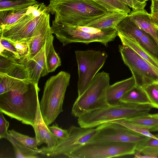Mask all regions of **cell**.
I'll use <instances>...</instances> for the list:
<instances>
[{"instance_id": "cell-1", "label": "cell", "mask_w": 158, "mask_h": 158, "mask_svg": "<svg viewBox=\"0 0 158 158\" xmlns=\"http://www.w3.org/2000/svg\"><path fill=\"white\" fill-rule=\"evenodd\" d=\"M40 91L38 84L29 79L20 80L11 90L0 94V111L11 118L31 126Z\"/></svg>"}, {"instance_id": "cell-2", "label": "cell", "mask_w": 158, "mask_h": 158, "mask_svg": "<svg viewBox=\"0 0 158 158\" xmlns=\"http://www.w3.org/2000/svg\"><path fill=\"white\" fill-rule=\"evenodd\" d=\"M47 11L55 20L74 26H85L106 14V9L94 0H50Z\"/></svg>"}, {"instance_id": "cell-3", "label": "cell", "mask_w": 158, "mask_h": 158, "mask_svg": "<svg viewBox=\"0 0 158 158\" xmlns=\"http://www.w3.org/2000/svg\"><path fill=\"white\" fill-rule=\"evenodd\" d=\"M53 33L63 46L74 43L88 44L98 42L105 46L118 36L116 28L102 29L91 27L70 25L54 19L51 27Z\"/></svg>"}, {"instance_id": "cell-4", "label": "cell", "mask_w": 158, "mask_h": 158, "mask_svg": "<svg viewBox=\"0 0 158 158\" xmlns=\"http://www.w3.org/2000/svg\"><path fill=\"white\" fill-rule=\"evenodd\" d=\"M152 108L151 105H138L121 103L107 105L78 117L79 126L93 128L105 123L120 119H128L148 113Z\"/></svg>"}, {"instance_id": "cell-5", "label": "cell", "mask_w": 158, "mask_h": 158, "mask_svg": "<svg viewBox=\"0 0 158 158\" xmlns=\"http://www.w3.org/2000/svg\"><path fill=\"white\" fill-rule=\"evenodd\" d=\"M70 78V73L61 71L51 77L45 83L40 105L43 120L48 126L63 111V101Z\"/></svg>"}, {"instance_id": "cell-6", "label": "cell", "mask_w": 158, "mask_h": 158, "mask_svg": "<svg viewBox=\"0 0 158 158\" xmlns=\"http://www.w3.org/2000/svg\"><path fill=\"white\" fill-rule=\"evenodd\" d=\"M109 74L103 71L98 73L89 87L74 102L72 114L76 117L107 105V89L110 85Z\"/></svg>"}, {"instance_id": "cell-7", "label": "cell", "mask_w": 158, "mask_h": 158, "mask_svg": "<svg viewBox=\"0 0 158 158\" xmlns=\"http://www.w3.org/2000/svg\"><path fill=\"white\" fill-rule=\"evenodd\" d=\"M47 10L44 3L29 6L27 13L17 22L0 28V37L15 41H28Z\"/></svg>"}, {"instance_id": "cell-8", "label": "cell", "mask_w": 158, "mask_h": 158, "mask_svg": "<svg viewBox=\"0 0 158 158\" xmlns=\"http://www.w3.org/2000/svg\"><path fill=\"white\" fill-rule=\"evenodd\" d=\"M137 144L131 143L97 142L87 143L70 153L73 158H107L134 155Z\"/></svg>"}, {"instance_id": "cell-9", "label": "cell", "mask_w": 158, "mask_h": 158, "mask_svg": "<svg viewBox=\"0 0 158 158\" xmlns=\"http://www.w3.org/2000/svg\"><path fill=\"white\" fill-rule=\"evenodd\" d=\"M118 48L124 63L131 72L136 85L143 88L158 83L157 68L128 46L122 44Z\"/></svg>"}, {"instance_id": "cell-10", "label": "cell", "mask_w": 158, "mask_h": 158, "mask_svg": "<svg viewBox=\"0 0 158 158\" xmlns=\"http://www.w3.org/2000/svg\"><path fill=\"white\" fill-rule=\"evenodd\" d=\"M78 66V97L87 89L108 57L105 51L87 50L75 51Z\"/></svg>"}, {"instance_id": "cell-11", "label": "cell", "mask_w": 158, "mask_h": 158, "mask_svg": "<svg viewBox=\"0 0 158 158\" xmlns=\"http://www.w3.org/2000/svg\"><path fill=\"white\" fill-rule=\"evenodd\" d=\"M69 134L65 138L59 139L57 144L51 149L43 147L40 149V154L49 157L60 156L67 157L71 152L88 143L95 135L96 129L85 128L74 125L68 129Z\"/></svg>"}, {"instance_id": "cell-12", "label": "cell", "mask_w": 158, "mask_h": 158, "mask_svg": "<svg viewBox=\"0 0 158 158\" xmlns=\"http://www.w3.org/2000/svg\"><path fill=\"white\" fill-rule=\"evenodd\" d=\"M96 133L89 142H114L131 143L139 144L148 137L114 123L101 124L96 128Z\"/></svg>"}, {"instance_id": "cell-13", "label": "cell", "mask_w": 158, "mask_h": 158, "mask_svg": "<svg viewBox=\"0 0 158 158\" xmlns=\"http://www.w3.org/2000/svg\"><path fill=\"white\" fill-rule=\"evenodd\" d=\"M115 28L118 34L134 40L158 60L157 42L152 36L139 28L128 15L117 25Z\"/></svg>"}, {"instance_id": "cell-14", "label": "cell", "mask_w": 158, "mask_h": 158, "mask_svg": "<svg viewBox=\"0 0 158 158\" xmlns=\"http://www.w3.org/2000/svg\"><path fill=\"white\" fill-rule=\"evenodd\" d=\"M50 13L45 12L37 26L33 35L27 42L28 47L27 55L19 60H28L35 56L45 44L46 40L53 33L50 24Z\"/></svg>"}, {"instance_id": "cell-15", "label": "cell", "mask_w": 158, "mask_h": 158, "mask_svg": "<svg viewBox=\"0 0 158 158\" xmlns=\"http://www.w3.org/2000/svg\"><path fill=\"white\" fill-rule=\"evenodd\" d=\"M18 63L23 65L26 68L29 79L38 84L41 77L48 73L46 63V44L34 56L28 60H19Z\"/></svg>"}, {"instance_id": "cell-16", "label": "cell", "mask_w": 158, "mask_h": 158, "mask_svg": "<svg viewBox=\"0 0 158 158\" xmlns=\"http://www.w3.org/2000/svg\"><path fill=\"white\" fill-rule=\"evenodd\" d=\"M31 126L35 132L38 146L44 143L47 145V148L51 149L57 144L59 139L50 131L43 120L41 113L39 100L35 116Z\"/></svg>"}, {"instance_id": "cell-17", "label": "cell", "mask_w": 158, "mask_h": 158, "mask_svg": "<svg viewBox=\"0 0 158 158\" xmlns=\"http://www.w3.org/2000/svg\"><path fill=\"white\" fill-rule=\"evenodd\" d=\"M135 85L134 77L116 82L109 85L106 90V99L108 104L113 106L121 103L120 100L125 94Z\"/></svg>"}, {"instance_id": "cell-18", "label": "cell", "mask_w": 158, "mask_h": 158, "mask_svg": "<svg viewBox=\"0 0 158 158\" xmlns=\"http://www.w3.org/2000/svg\"><path fill=\"white\" fill-rule=\"evenodd\" d=\"M149 14L143 9L132 10L128 16L139 28L152 36L158 43L156 29L151 22Z\"/></svg>"}, {"instance_id": "cell-19", "label": "cell", "mask_w": 158, "mask_h": 158, "mask_svg": "<svg viewBox=\"0 0 158 158\" xmlns=\"http://www.w3.org/2000/svg\"><path fill=\"white\" fill-rule=\"evenodd\" d=\"M128 14L123 12H108L102 17L92 21L85 26L99 29L115 28L117 25Z\"/></svg>"}, {"instance_id": "cell-20", "label": "cell", "mask_w": 158, "mask_h": 158, "mask_svg": "<svg viewBox=\"0 0 158 158\" xmlns=\"http://www.w3.org/2000/svg\"><path fill=\"white\" fill-rule=\"evenodd\" d=\"M155 138H148L141 143L137 145L135 158L158 157V134Z\"/></svg>"}, {"instance_id": "cell-21", "label": "cell", "mask_w": 158, "mask_h": 158, "mask_svg": "<svg viewBox=\"0 0 158 158\" xmlns=\"http://www.w3.org/2000/svg\"><path fill=\"white\" fill-rule=\"evenodd\" d=\"M121 103L138 105H151L143 89L135 85L127 92L120 100Z\"/></svg>"}, {"instance_id": "cell-22", "label": "cell", "mask_w": 158, "mask_h": 158, "mask_svg": "<svg viewBox=\"0 0 158 158\" xmlns=\"http://www.w3.org/2000/svg\"><path fill=\"white\" fill-rule=\"evenodd\" d=\"M54 36L52 35L46 40V63L48 73L53 72L61 65V60L53 45Z\"/></svg>"}, {"instance_id": "cell-23", "label": "cell", "mask_w": 158, "mask_h": 158, "mask_svg": "<svg viewBox=\"0 0 158 158\" xmlns=\"http://www.w3.org/2000/svg\"><path fill=\"white\" fill-rule=\"evenodd\" d=\"M12 144L17 158H37L40 157V149L35 150L21 144L12 137L10 134L6 139Z\"/></svg>"}, {"instance_id": "cell-24", "label": "cell", "mask_w": 158, "mask_h": 158, "mask_svg": "<svg viewBox=\"0 0 158 158\" xmlns=\"http://www.w3.org/2000/svg\"><path fill=\"white\" fill-rule=\"evenodd\" d=\"M127 120L147 129L150 132L158 131V113H148Z\"/></svg>"}, {"instance_id": "cell-25", "label": "cell", "mask_w": 158, "mask_h": 158, "mask_svg": "<svg viewBox=\"0 0 158 158\" xmlns=\"http://www.w3.org/2000/svg\"><path fill=\"white\" fill-rule=\"evenodd\" d=\"M29 7L18 10L0 11V28L17 22L27 13Z\"/></svg>"}, {"instance_id": "cell-26", "label": "cell", "mask_w": 158, "mask_h": 158, "mask_svg": "<svg viewBox=\"0 0 158 158\" xmlns=\"http://www.w3.org/2000/svg\"><path fill=\"white\" fill-rule=\"evenodd\" d=\"M122 44L128 46L144 59L158 69V60L156 59L140 47L136 43L131 39L126 38L118 34Z\"/></svg>"}, {"instance_id": "cell-27", "label": "cell", "mask_w": 158, "mask_h": 158, "mask_svg": "<svg viewBox=\"0 0 158 158\" xmlns=\"http://www.w3.org/2000/svg\"><path fill=\"white\" fill-rule=\"evenodd\" d=\"M38 3L35 0H0V11L23 9Z\"/></svg>"}, {"instance_id": "cell-28", "label": "cell", "mask_w": 158, "mask_h": 158, "mask_svg": "<svg viewBox=\"0 0 158 158\" xmlns=\"http://www.w3.org/2000/svg\"><path fill=\"white\" fill-rule=\"evenodd\" d=\"M106 8L108 12H119L129 13L131 11L128 6L119 0H94Z\"/></svg>"}, {"instance_id": "cell-29", "label": "cell", "mask_w": 158, "mask_h": 158, "mask_svg": "<svg viewBox=\"0 0 158 158\" xmlns=\"http://www.w3.org/2000/svg\"><path fill=\"white\" fill-rule=\"evenodd\" d=\"M8 132L12 137L23 145L34 149H39L35 136L31 137L19 133L13 129L8 130Z\"/></svg>"}, {"instance_id": "cell-30", "label": "cell", "mask_w": 158, "mask_h": 158, "mask_svg": "<svg viewBox=\"0 0 158 158\" xmlns=\"http://www.w3.org/2000/svg\"><path fill=\"white\" fill-rule=\"evenodd\" d=\"M109 122L120 124L127 128L138 133L150 138H155V135L152 134L148 130L134 123L125 119H120Z\"/></svg>"}, {"instance_id": "cell-31", "label": "cell", "mask_w": 158, "mask_h": 158, "mask_svg": "<svg viewBox=\"0 0 158 158\" xmlns=\"http://www.w3.org/2000/svg\"><path fill=\"white\" fill-rule=\"evenodd\" d=\"M4 74L20 80L29 79L27 71L25 66L18 62L14 64Z\"/></svg>"}, {"instance_id": "cell-32", "label": "cell", "mask_w": 158, "mask_h": 158, "mask_svg": "<svg viewBox=\"0 0 158 158\" xmlns=\"http://www.w3.org/2000/svg\"><path fill=\"white\" fill-rule=\"evenodd\" d=\"M146 93L152 108L158 109V87L157 84L142 88Z\"/></svg>"}, {"instance_id": "cell-33", "label": "cell", "mask_w": 158, "mask_h": 158, "mask_svg": "<svg viewBox=\"0 0 158 158\" xmlns=\"http://www.w3.org/2000/svg\"><path fill=\"white\" fill-rule=\"evenodd\" d=\"M6 39L10 42L14 46L21 58L25 57L27 55L28 53V47L27 42L15 41Z\"/></svg>"}, {"instance_id": "cell-34", "label": "cell", "mask_w": 158, "mask_h": 158, "mask_svg": "<svg viewBox=\"0 0 158 158\" xmlns=\"http://www.w3.org/2000/svg\"><path fill=\"white\" fill-rule=\"evenodd\" d=\"M48 127L50 131L58 139H64L67 137L69 134L68 130L63 129L60 128L57 123L53 124L51 126H48Z\"/></svg>"}, {"instance_id": "cell-35", "label": "cell", "mask_w": 158, "mask_h": 158, "mask_svg": "<svg viewBox=\"0 0 158 158\" xmlns=\"http://www.w3.org/2000/svg\"><path fill=\"white\" fill-rule=\"evenodd\" d=\"M9 123L4 117L3 113L0 111V138L6 139L10 135L8 129Z\"/></svg>"}, {"instance_id": "cell-36", "label": "cell", "mask_w": 158, "mask_h": 158, "mask_svg": "<svg viewBox=\"0 0 158 158\" xmlns=\"http://www.w3.org/2000/svg\"><path fill=\"white\" fill-rule=\"evenodd\" d=\"M0 47L13 53L17 60H19L21 57L14 46L7 39L0 37Z\"/></svg>"}, {"instance_id": "cell-37", "label": "cell", "mask_w": 158, "mask_h": 158, "mask_svg": "<svg viewBox=\"0 0 158 158\" xmlns=\"http://www.w3.org/2000/svg\"><path fill=\"white\" fill-rule=\"evenodd\" d=\"M132 9V10L144 9L147 3H142L137 0H119Z\"/></svg>"}, {"instance_id": "cell-38", "label": "cell", "mask_w": 158, "mask_h": 158, "mask_svg": "<svg viewBox=\"0 0 158 158\" xmlns=\"http://www.w3.org/2000/svg\"><path fill=\"white\" fill-rule=\"evenodd\" d=\"M149 16L151 22L155 28L158 30V13H150Z\"/></svg>"}, {"instance_id": "cell-39", "label": "cell", "mask_w": 158, "mask_h": 158, "mask_svg": "<svg viewBox=\"0 0 158 158\" xmlns=\"http://www.w3.org/2000/svg\"><path fill=\"white\" fill-rule=\"evenodd\" d=\"M151 13H158V1L151 0Z\"/></svg>"}, {"instance_id": "cell-40", "label": "cell", "mask_w": 158, "mask_h": 158, "mask_svg": "<svg viewBox=\"0 0 158 158\" xmlns=\"http://www.w3.org/2000/svg\"><path fill=\"white\" fill-rule=\"evenodd\" d=\"M138 1H139L142 3H145L146 2L149 0H137Z\"/></svg>"}, {"instance_id": "cell-41", "label": "cell", "mask_w": 158, "mask_h": 158, "mask_svg": "<svg viewBox=\"0 0 158 158\" xmlns=\"http://www.w3.org/2000/svg\"><path fill=\"white\" fill-rule=\"evenodd\" d=\"M156 34H157V37L158 40V30H156Z\"/></svg>"}, {"instance_id": "cell-42", "label": "cell", "mask_w": 158, "mask_h": 158, "mask_svg": "<svg viewBox=\"0 0 158 158\" xmlns=\"http://www.w3.org/2000/svg\"><path fill=\"white\" fill-rule=\"evenodd\" d=\"M155 0V1H158V0Z\"/></svg>"}, {"instance_id": "cell-43", "label": "cell", "mask_w": 158, "mask_h": 158, "mask_svg": "<svg viewBox=\"0 0 158 158\" xmlns=\"http://www.w3.org/2000/svg\"><path fill=\"white\" fill-rule=\"evenodd\" d=\"M157 87H158V83L157 84Z\"/></svg>"}]
</instances>
